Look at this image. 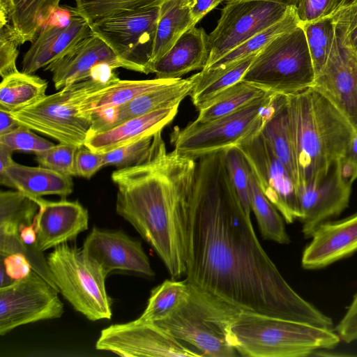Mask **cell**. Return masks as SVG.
<instances>
[{
    "mask_svg": "<svg viewBox=\"0 0 357 357\" xmlns=\"http://www.w3.org/2000/svg\"><path fill=\"white\" fill-rule=\"evenodd\" d=\"M341 340L350 343L357 340V292L341 320L335 327Z\"/></svg>",
    "mask_w": 357,
    "mask_h": 357,
    "instance_id": "7dc6e473",
    "label": "cell"
},
{
    "mask_svg": "<svg viewBox=\"0 0 357 357\" xmlns=\"http://www.w3.org/2000/svg\"><path fill=\"white\" fill-rule=\"evenodd\" d=\"M22 45L13 26L8 23L0 25V75L4 78L19 70L16 61L19 46Z\"/></svg>",
    "mask_w": 357,
    "mask_h": 357,
    "instance_id": "ee69618b",
    "label": "cell"
},
{
    "mask_svg": "<svg viewBox=\"0 0 357 357\" xmlns=\"http://www.w3.org/2000/svg\"><path fill=\"white\" fill-rule=\"evenodd\" d=\"M61 0H15L9 21L21 44L32 42L52 15L60 8Z\"/></svg>",
    "mask_w": 357,
    "mask_h": 357,
    "instance_id": "4dcf8cb0",
    "label": "cell"
},
{
    "mask_svg": "<svg viewBox=\"0 0 357 357\" xmlns=\"http://www.w3.org/2000/svg\"><path fill=\"white\" fill-rule=\"evenodd\" d=\"M269 93L241 80L200 109L194 121L206 123L229 115Z\"/></svg>",
    "mask_w": 357,
    "mask_h": 357,
    "instance_id": "1f68e13d",
    "label": "cell"
},
{
    "mask_svg": "<svg viewBox=\"0 0 357 357\" xmlns=\"http://www.w3.org/2000/svg\"><path fill=\"white\" fill-rule=\"evenodd\" d=\"M238 354L248 357H304L334 349L341 341L331 328L241 312L229 328Z\"/></svg>",
    "mask_w": 357,
    "mask_h": 357,
    "instance_id": "277c9868",
    "label": "cell"
},
{
    "mask_svg": "<svg viewBox=\"0 0 357 357\" xmlns=\"http://www.w3.org/2000/svg\"><path fill=\"white\" fill-rule=\"evenodd\" d=\"M1 265L13 281L25 278L32 271L27 258L20 253L1 257Z\"/></svg>",
    "mask_w": 357,
    "mask_h": 357,
    "instance_id": "c3c4849f",
    "label": "cell"
},
{
    "mask_svg": "<svg viewBox=\"0 0 357 357\" xmlns=\"http://www.w3.org/2000/svg\"><path fill=\"white\" fill-rule=\"evenodd\" d=\"M189 285L190 294L185 301L170 316L154 323L202 356H236L229 341V328L241 311Z\"/></svg>",
    "mask_w": 357,
    "mask_h": 357,
    "instance_id": "5b68a950",
    "label": "cell"
},
{
    "mask_svg": "<svg viewBox=\"0 0 357 357\" xmlns=\"http://www.w3.org/2000/svg\"><path fill=\"white\" fill-rule=\"evenodd\" d=\"M225 161L231 188L245 213L250 216L249 165L236 146L225 151Z\"/></svg>",
    "mask_w": 357,
    "mask_h": 357,
    "instance_id": "74e56055",
    "label": "cell"
},
{
    "mask_svg": "<svg viewBox=\"0 0 357 357\" xmlns=\"http://www.w3.org/2000/svg\"><path fill=\"white\" fill-rule=\"evenodd\" d=\"M314 79L313 63L300 24L264 47L242 81L266 92L288 96L310 88Z\"/></svg>",
    "mask_w": 357,
    "mask_h": 357,
    "instance_id": "8992f818",
    "label": "cell"
},
{
    "mask_svg": "<svg viewBox=\"0 0 357 357\" xmlns=\"http://www.w3.org/2000/svg\"><path fill=\"white\" fill-rule=\"evenodd\" d=\"M185 280L243 312L331 328L332 319L286 281L229 180L225 151L197 159L185 215Z\"/></svg>",
    "mask_w": 357,
    "mask_h": 357,
    "instance_id": "6da1fadb",
    "label": "cell"
},
{
    "mask_svg": "<svg viewBox=\"0 0 357 357\" xmlns=\"http://www.w3.org/2000/svg\"><path fill=\"white\" fill-rule=\"evenodd\" d=\"M20 124L10 115V112L0 109V135L16 129Z\"/></svg>",
    "mask_w": 357,
    "mask_h": 357,
    "instance_id": "816d5d0a",
    "label": "cell"
},
{
    "mask_svg": "<svg viewBox=\"0 0 357 357\" xmlns=\"http://www.w3.org/2000/svg\"><path fill=\"white\" fill-rule=\"evenodd\" d=\"M33 199L39 206L34 227L40 251L75 241L79 234L88 229L89 213L79 202Z\"/></svg>",
    "mask_w": 357,
    "mask_h": 357,
    "instance_id": "d6986e66",
    "label": "cell"
},
{
    "mask_svg": "<svg viewBox=\"0 0 357 357\" xmlns=\"http://www.w3.org/2000/svg\"><path fill=\"white\" fill-rule=\"evenodd\" d=\"M59 291L33 270L24 278L0 288V335L63 313Z\"/></svg>",
    "mask_w": 357,
    "mask_h": 357,
    "instance_id": "7c38bea8",
    "label": "cell"
},
{
    "mask_svg": "<svg viewBox=\"0 0 357 357\" xmlns=\"http://www.w3.org/2000/svg\"><path fill=\"white\" fill-rule=\"evenodd\" d=\"M190 285L185 280H166L152 289L146 309L139 317L145 321H158L170 316L188 298Z\"/></svg>",
    "mask_w": 357,
    "mask_h": 357,
    "instance_id": "e575fe53",
    "label": "cell"
},
{
    "mask_svg": "<svg viewBox=\"0 0 357 357\" xmlns=\"http://www.w3.org/2000/svg\"><path fill=\"white\" fill-rule=\"evenodd\" d=\"M15 0H0V25L9 22Z\"/></svg>",
    "mask_w": 357,
    "mask_h": 357,
    "instance_id": "f5cc1de1",
    "label": "cell"
},
{
    "mask_svg": "<svg viewBox=\"0 0 357 357\" xmlns=\"http://www.w3.org/2000/svg\"><path fill=\"white\" fill-rule=\"evenodd\" d=\"M91 22L76 8L62 22H47L25 53L22 72L34 74L40 68L57 61L81 40L93 35Z\"/></svg>",
    "mask_w": 357,
    "mask_h": 357,
    "instance_id": "e0dca14e",
    "label": "cell"
},
{
    "mask_svg": "<svg viewBox=\"0 0 357 357\" xmlns=\"http://www.w3.org/2000/svg\"><path fill=\"white\" fill-rule=\"evenodd\" d=\"M261 134L285 167L298 189L299 176L287 109V96H275Z\"/></svg>",
    "mask_w": 357,
    "mask_h": 357,
    "instance_id": "484cf974",
    "label": "cell"
},
{
    "mask_svg": "<svg viewBox=\"0 0 357 357\" xmlns=\"http://www.w3.org/2000/svg\"><path fill=\"white\" fill-rule=\"evenodd\" d=\"M178 106L155 110L109 130L89 133L84 146L94 152L105 153L153 135L172 121Z\"/></svg>",
    "mask_w": 357,
    "mask_h": 357,
    "instance_id": "603a6c76",
    "label": "cell"
},
{
    "mask_svg": "<svg viewBox=\"0 0 357 357\" xmlns=\"http://www.w3.org/2000/svg\"><path fill=\"white\" fill-rule=\"evenodd\" d=\"M47 82L34 74L17 72L0 84V109L14 112L29 107L45 96Z\"/></svg>",
    "mask_w": 357,
    "mask_h": 357,
    "instance_id": "f1b7e54d",
    "label": "cell"
},
{
    "mask_svg": "<svg viewBox=\"0 0 357 357\" xmlns=\"http://www.w3.org/2000/svg\"><path fill=\"white\" fill-rule=\"evenodd\" d=\"M104 166L102 153L94 152L84 146L77 149L75 157L76 176L90 178Z\"/></svg>",
    "mask_w": 357,
    "mask_h": 357,
    "instance_id": "bcb514c9",
    "label": "cell"
},
{
    "mask_svg": "<svg viewBox=\"0 0 357 357\" xmlns=\"http://www.w3.org/2000/svg\"><path fill=\"white\" fill-rule=\"evenodd\" d=\"M1 283H0V288L6 287L11 283H13L14 281L7 275L3 267L1 265Z\"/></svg>",
    "mask_w": 357,
    "mask_h": 357,
    "instance_id": "9f6ffc18",
    "label": "cell"
},
{
    "mask_svg": "<svg viewBox=\"0 0 357 357\" xmlns=\"http://www.w3.org/2000/svg\"><path fill=\"white\" fill-rule=\"evenodd\" d=\"M351 192V187L341 181L335 162L317 183L298 187L299 220L305 238H311L321 224L339 215L347 207Z\"/></svg>",
    "mask_w": 357,
    "mask_h": 357,
    "instance_id": "ac0fdd59",
    "label": "cell"
},
{
    "mask_svg": "<svg viewBox=\"0 0 357 357\" xmlns=\"http://www.w3.org/2000/svg\"><path fill=\"white\" fill-rule=\"evenodd\" d=\"M39 206L33 197L18 190L0 193V227L19 229L33 223Z\"/></svg>",
    "mask_w": 357,
    "mask_h": 357,
    "instance_id": "8d00e7d4",
    "label": "cell"
},
{
    "mask_svg": "<svg viewBox=\"0 0 357 357\" xmlns=\"http://www.w3.org/2000/svg\"><path fill=\"white\" fill-rule=\"evenodd\" d=\"M332 15L343 40L357 52V0H341Z\"/></svg>",
    "mask_w": 357,
    "mask_h": 357,
    "instance_id": "7bdbcfd3",
    "label": "cell"
},
{
    "mask_svg": "<svg viewBox=\"0 0 357 357\" xmlns=\"http://www.w3.org/2000/svg\"><path fill=\"white\" fill-rule=\"evenodd\" d=\"M105 86L89 77L10 114L20 125L59 143L79 148L84 146L93 124V119L83 111L84 100Z\"/></svg>",
    "mask_w": 357,
    "mask_h": 357,
    "instance_id": "52a82bcc",
    "label": "cell"
},
{
    "mask_svg": "<svg viewBox=\"0 0 357 357\" xmlns=\"http://www.w3.org/2000/svg\"><path fill=\"white\" fill-rule=\"evenodd\" d=\"M101 63L126 68L112 49L93 33L44 70L52 73V81L58 90L89 77L92 69Z\"/></svg>",
    "mask_w": 357,
    "mask_h": 357,
    "instance_id": "7402d4cb",
    "label": "cell"
},
{
    "mask_svg": "<svg viewBox=\"0 0 357 357\" xmlns=\"http://www.w3.org/2000/svg\"><path fill=\"white\" fill-rule=\"evenodd\" d=\"M311 238L301 258L305 269L321 268L352 255L357 251V213L321 224Z\"/></svg>",
    "mask_w": 357,
    "mask_h": 357,
    "instance_id": "44dd1931",
    "label": "cell"
},
{
    "mask_svg": "<svg viewBox=\"0 0 357 357\" xmlns=\"http://www.w3.org/2000/svg\"><path fill=\"white\" fill-rule=\"evenodd\" d=\"M159 11L155 6L113 14L91 22L93 33L112 49L126 69L153 73Z\"/></svg>",
    "mask_w": 357,
    "mask_h": 357,
    "instance_id": "30bf717a",
    "label": "cell"
},
{
    "mask_svg": "<svg viewBox=\"0 0 357 357\" xmlns=\"http://www.w3.org/2000/svg\"><path fill=\"white\" fill-rule=\"evenodd\" d=\"M338 176L341 181L347 186L351 187L357 178V164L344 155L335 162Z\"/></svg>",
    "mask_w": 357,
    "mask_h": 357,
    "instance_id": "681fc988",
    "label": "cell"
},
{
    "mask_svg": "<svg viewBox=\"0 0 357 357\" xmlns=\"http://www.w3.org/2000/svg\"><path fill=\"white\" fill-rule=\"evenodd\" d=\"M82 249L107 275L116 270L146 276L155 275L141 242L121 230L109 231L93 227L85 238Z\"/></svg>",
    "mask_w": 357,
    "mask_h": 357,
    "instance_id": "2e32d148",
    "label": "cell"
},
{
    "mask_svg": "<svg viewBox=\"0 0 357 357\" xmlns=\"http://www.w3.org/2000/svg\"><path fill=\"white\" fill-rule=\"evenodd\" d=\"M290 7L260 0L227 1L216 27L208 35V57L204 69L282 20Z\"/></svg>",
    "mask_w": 357,
    "mask_h": 357,
    "instance_id": "8fae6325",
    "label": "cell"
},
{
    "mask_svg": "<svg viewBox=\"0 0 357 357\" xmlns=\"http://www.w3.org/2000/svg\"><path fill=\"white\" fill-rule=\"evenodd\" d=\"M159 132L102 153L104 165L123 168L142 161L151 153Z\"/></svg>",
    "mask_w": 357,
    "mask_h": 357,
    "instance_id": "ab89813d",
    "label": "cell"
},
{
    "mask_svg": "<svg viewBox=\"0 0 357 357\" xmlns=\"http://www.w3.org/2000/svg\"><path fill=\"white\" fill-rule=\"evenodd\" d=\"M16 253L25 256L32 270L58 290L49 268L47 258L38 247L34 221L31 225L20 227L19 231H0V256L6 257Z\"/></svg>",
    "mask_w": 357,
    "mask_h": 357,
    "instance_id": "f546056e",
    "label": "cell"
},
{
    "mask_svg": "<svg viewBox=\"0 0 357 357\" xmlns=\"http://www.w3.org/2000/svg\"><path fill=\"white\" fill-rule=\"evenodd\" d=\"M208 57V35L202 28L192 27L155 63L158 79H181L191 71L206 67Z\"/></svg>",
    "mask_w": 357,
    "mask_h": 357,
    "instance_id": "cb8c5ba5",
    "label": "cell"
},
{
    "mask_svg": "<svg viewBox=\"0 0 357 357\" xmlns=\"http://www.w3.org/2000/svg\"><path fill=\"white\" fill-rule=\"evenodd\" d=\"M357 164V126L344 155Z\"/></svg>",
    "mask_w": 357,
    "mask_h": 357,
    "instance_id": "11a10c76",
    "label": "cell"
},
{
    "mask_svg": "<svg viewBox=\"0 0 357 357\" xmlns=\"http://www.w3.org/2000/svg\"><path fill=\"white\" fill-rule=\"evenodd\" d=\"M165 0H76L79 13L91 23L121 12L160 6Z\"/></svg>",
    "mask_w": 357,
    "mask_h": 357,
    "instance_id": "f35d334b",
    "label": "cell"
},
{
    "mask_svg": "<svg viewBox=\"0 0 357 357\" xmlns=\"http://www.w3.org/2000/svg\"><path fill=\"white\" fill-rule=\"evenodd\" d=\"M249 181L251 209L255 213L262 237L280 244L289 243L290 238L282 218L260 189L251 170Z\"/></svg>",
    "mask_w": 357,
    "mask_h": 357,
    "instance_id": "d6a6232c",
    "label": "cell"
},
{
    "mask_svg": "<svg viewBox=\"0 0 357 357\" xmlns=\"http://www.w3.org/2000/svg\"><path fill=\"white\" fill-rule=\"evenodd\" d=\"M324 96L352 125L357 126V52L335 29L329 58L311 86Z\"/></svg>",
    "mask_w": 357,
    "mask_h": 357,
    "instance_id": "9a60e30c",
    "label": "cell"
},
{
    "mask_svg": "<svg viewBox=\"0 0 357 357\" xmlns=\"http://www.w3.org/2000/svg\"><path fill=\"white\" fill-rule=\"evenodd\" d=\"M13 151L0 144V172L10 166L15 161L12 158Z\"/></svg>",
    "mask_w": 357,
    "mask_h": 357,
    "instance_id": "db71d44e",
    "label": "cell"
},
{
    "mask_svg": "<svg viewBox=\"0 0 357 357\" xmlns=\"http://www.w3.org/2000/svg\"><path fill=\"white\" fill-rule=\"evenodd\" d=\"M96 349L124 357L203 356L157 324L139 318L102 329L96 341Z\"/></svg>",
    "mask_w": 357,
    "mask_h": 357,
    "instance_id": "4fadbf2b",
    "label": "cell"
},
{
    "mask_svg": "<svg viewBox=\"0 0 357 357\" xmlns=\"http://www.w3.org/2000/svg\"><path fill=\"white\" fill-rule=\"evenodd\" d=\"M275 94L271 93L234 113L211 121H192L182 128L174 127L170 135L174 150L183 157L196 160L236 146L261 131Z\"/></svg>",
    "mask_w": 357,
    "mask_h": 357,
    "instance_id": "9c48e42d",
    "label": "cell"
},
{
    "mask_svg": "<svg viewBox=\"0 0 357 357\" xmlns=\"http://www.w3.org/2000/svg\"><path fill=\"white\" fill-rule=\"evenodd\" d=\"M301 24L295 6L290 7L286 15L272 26L255 35L206 69H222L250 55L259 52L279 35Z\"/></svg>",
    "mask_w": 357,
    "mask_h": 357,
    "instance_id": "836d02e7",
    "label": "cell"
},
{
    "mask_svg": "<svg viewBox=\"0 0 357 357\" xmlns=\"http://www.w3.org/2000/svg\"><path fill=\"white\" fill-rule=\"evenodd\" d=\"M0 144L6 146L13 151H31L36 155L55 145L49 140L36 135L31 131V129L22 125L11 132L0 135Z\"/></svg>",
    "mask_w": 357,
    "mask_h": 357,
    "instance_id": "b9f144b4",
    "label": "cell"
},
{
    "mask_svg": "<svg viewBox=\"0 0 357 357\" xmlns=\"http://www.w3.org/2000/svg\"><path fill=\"white\" fill-rule=\"evenodd\" d=\"M188 0H165L160 6L151 63H155L188 29L195 26Z\"/></svg>",
    "mask_w": 357,
    "mask_h": 357,
    "instance_id": "4316f807",
    "label": "cell"
},
{
    "mask_svg": "<svg viewBox=\"0 0 357 357\" xmlns=\"http://www.w3.org/2000/svg\"><path fill=\"white\" fill-rule=\"evenodd\" d=\"M301 25L305 33L316 77L325 66L331 52L335 38V22L331 15Z\"/></svg>",
    "mask_w": 357,
    "mask_h": 357,
    "instance_id": "d590c367",
    "label": "cell"
},
{
    "mask_svg": "<svg viewBox=\"0 0 357 357\" xmlns=\"http://www.w3.org/2000/svg\"><path fill=\"white\" fill-rule=\"evenodd\" d=\"M77 149L72 145L59 143L37 154L36 160L39 166L65 176H76L75 157Z\"/></svg>",
    "mask_w": 357,
    "mask_h": 357,
    "instance_id": "60d3db41",
    "label": "cell"
},
{
    "mask_svg": "<svg viewBox=\"0 0 357 357\" xmlns=\"http://www.w3.org/2000/svg\"><path fill=\"white\" fill-rule=\"evenodd\" d=\"M227 1H245V0H226ZM280 3L286 6H296L298 0H260Z\"/></svg>",
    "mask_w": 357,
    "mask_h": 357,
    "instance_id": "6f0895ef",
    "label": "cell"
},
{
    "mask_svg": "<svg viewBox=\"0 0 357 357\" xmlns=\"http://www.w3.org/2000/svg\"><path fill=\"white\" fill-rule=\"evenodd\" d=\"M178 79H119L89 94L84 100L83 110L93 118V114L97 112L123 105L142 94L172 84Z\"/></svg>",
    "mask_w": 357,
    "mask_h": 357,
    "instance_id": "83f0119b",
    "label": "cell"
},
{
    "mask_svg": "<svg viewBox=\"0 0 357 357\" xmlns=\"http://www.w3.org/2000/svg\"><path fill=\"white\" fill-rule=\"evenodd\" d=\"M236 147L243 155L260 189L286 222L299 220L296 185L261 131L243 139Z\"/></svg>",
    "mask_w": 357,
    "mask_h": 357,
    "instance_id": "5bb4252c",
    "label": "cell"
},
{
    "mask_svg": "<svg viewBox=\"0 0 357 357\" xmlns=\"http://www.w3.org/2000/svg\"><path fill=\"white\" fill-rule=\"evenodd\" d=\"M47 261L59 291L77 312L93 321L112 318L107 275L82 248L61 244L48 255Z\"/></svg>",
    "mask_w": 357,
    "mask_h": 357,
    "instance_id": "ba28073f",
    "label": "cell"
},
{
    "mask_svg": "<svg viewBox=\"0 0 357 357\" xmlns=\"http://www.w3.org/2000/svg\"><path fill=\"white\" fill-rule=\"evenodd\" d=\"M348 1H351V0H348Z\"/></svg>",
    "mask_w": 357,
    "mask_h": 357,
    "instance_id": "680465c9",
    "label": "cell"
},
{
    "mask_svg": "<svg viewBox=\"0 0 357 357\" xmlns=\"http://www.w3.org/2000/svg\"><path fill=\"white\" fill-rule=\"evenodd\" d=\"M0 183L33 198L50 195L65 198L73 190L71 176L41 166L29 167L15 162L0 172Z\"/></svg>",
    "mask_w": 357,
    "mask_h": 357,
    "instance_id": "d4e9b609",
    "label": "cell"
},
{
    "mask_svg": "<svg viewBox=\"0 0 357 357\" xmlns=\"http://www.w3.org/2000/svg\"><path fill=\"white\" fill-rule=\"evenodd\" d=\"M197 161L167 152L162 131L147 157L119 168L116 211L153 248L173 279L185 273V215Z\"/></svg>",
    "mask_w": 357,
    "mask_h": 357,
    "instance_id": "7a4b0ae2",
    "label": "cell"
},
{
    "mask_svg": "<svg viewBox=\"0 0 357 357\" xmlns=\"http://www.w3.org/2000/svg\"><path fill=\"white\" fill-rule=\"evenodd\" d=\"M196 82L197 75L195 74L142 94L123 105L97 112L93 114V124L89 133L105 131L155 110L179 105L187 96L190 95Z\"/></svg>",
    "mask_w": 357,
    "mask_h": 357,
    "instance_id": "ffe728a7",
    "label": "cell"
},
{
    "mask_svg": "<svg viewBox=\"0 0 357 357\" xmlns=\"http://www.w3.org/2000/svg\"><path fill=\"white\" fill-rule=\"evenodd\" d=\"M341 0H298L296 15L301 24L328 17L337 8Z\"/></svg>",
    "mask_w": 357,
    "mask_h": 357,
    "instance_id": "f6af8a7d",
    "label": "cell"
},
{
    "mask_svg": "<svg viewBox=\"0 0 357 357\" xmlns=\"http://www.w3.org/2000/svg\"><path fill=\"white\" fill-rule=\"evenodd\" d=\"M298 187L322 180L346 153L354 133L348 120L312 87L287 96Z\"/></svg>",
    "mask_w": 357,
    "mask_h": 357,
    "instance_id": "3957f363",
    "label": "cell"
},
{
    "mask_svg": "<svg viewBox=\"0 0 357 357\" xmlns=\"http://www.w3.org/2000/svg\"><path fill=\"white\" fill-rule=\"evenodd\" d=\"M223 0H188L192 17L197 24Z\"/></svg>",
    "mask_w": 357,
    "mask_h": 357,
    "instance_id": "f907efd6",
    "label": "cell"
}]
</instances>
